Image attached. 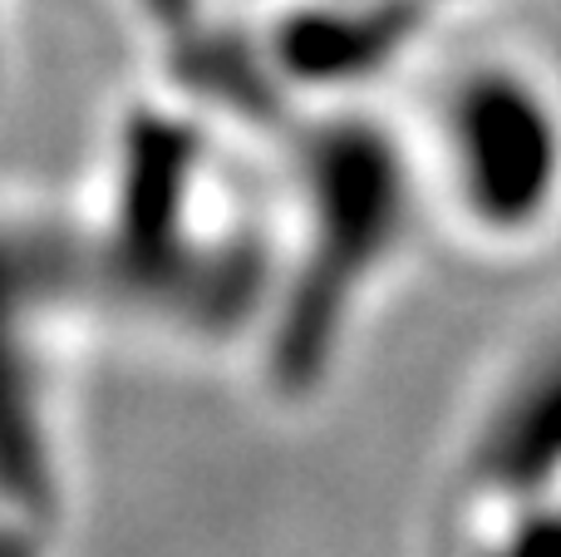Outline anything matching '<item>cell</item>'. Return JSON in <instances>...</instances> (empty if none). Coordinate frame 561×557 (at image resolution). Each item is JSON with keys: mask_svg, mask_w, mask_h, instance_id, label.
<instances>
[{"mask_svg": "<svg viewBox=\"0 0 561 557\" xmlns=\"http://www.w3.org/2000/svg\"><path fill=\"white\" fill-rule=\"evenodd\" d=\"M438 178L454 217L493 247L561 223V89L533 59H478L444 89Z\"/></svg>", "mask_w": 561, "mask_h": 557, "instance_id": "6da1fadb", "label": "cell"}]
</instances>
